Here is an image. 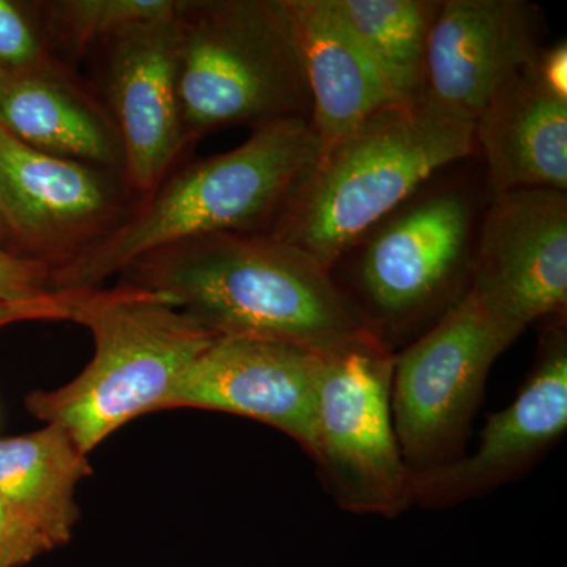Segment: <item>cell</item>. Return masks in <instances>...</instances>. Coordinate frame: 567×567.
I'll use <instances>...</instances> for the list:
<instances>
[{"instance_id":"3957f363","label":"cell","mask_w":567,"mask_h":567,"mask_svg":"<svg viewBox=\"0 0 567 567\" xmlns=\"http://www.w3.org/2000/svg\"><path fill=\"white\" fill-rule=\"evenodd\" d=\"M306 121L254 130L234 151L177 167L99 245L54 268V293L99 289L145 254L223 233H270L319 155Z\"/></svg>"},{"instance_id":"8fae6325","label":"cell","mask_w":567,"mask_h":567,"mask_svg":"<svg viewBox=\"0 0 567 567\" xmlns=\"http://www.w3.org/2000/svg\"><path fill=\"white\" fill-rule=\"evenodd\" d=\"M513 404L488 416L473 454L412 472V506L451 507L524 476L567 429L566 316L548 320Z\"/></svg>"},{"instance_id":"4316f807","label":"cell","mask_w":567,"mask_h":567,"mask_svg":"<svg viewBox=\"0 0 567 567\" xmlns=\"http://www.w3.org/2000/svg\"><path fill=\"white\" fill-rule=\"evenodd\" d=\"M2 73H3V71H2V70H0V76H2Z\"/></svg>"},{"instance_id":"603a6c76","label":"cell","mask_w":567,"mask_h":567,"mask_svg":"<svg viewBox=\"0 0 567 567\" xmlns=\"http://www.w3.org/2000/svg\"><path fill=\"white\" fill-rule=\"evenodd\" d=\"M51 548L0 498V567H21Z\"/></svg>"},{"instance_id":"9a60e30c","label":"cell","mask_w":567,"mask_h":567,"mask_svg":"<svg viewBox=\"0 0 567 567\" xmlns=\"http://www.w3.org/2000/svg\"><path fill=\"white\" fill-rule=\"evenodd\" d=\"M475 144L492 194L544 188L567 193V96L536 65L513 78L475 121Z\"/></svg>"},{"instance_id":"6da1fadb","label":"cell","mask_w":567,"mask_h":567,"mask_svg":"<svg viewBox=\"0 0 567 567\" xmlns=\"http://www.w3.org/2000/svg\"><path fill=\"white\" fill-rule=\"evenodd\" d=\"M118 282L162 293L218 338L323 352L375 333L334 271L270 233H223L156 249Z\"/></svg>"},{"instance_id":"ba28073f","label":"cell","mask_w":567,"mask_h":567,"mask_svg":"<svg viewBox=\"0 0 567 567\" xmlns=\"http://www.w3.org/2000/svg\"><path fill=\"white\" fill-rule=\"evenodd\" d=\"M520 334L492 316L468 287L423 334L395 353L391 409L410 472L464 454L488 372Z\"/></svg>"},{"instance_id":"ffe728a7","label":"cell","mask_w":567,"mask_h":567,"mask_svg":"<svg viewBox=\"0 0 567 567\" xmlns=\"http://www.w3.org/2000/svg\"><path fill=\"white\" fill-rule=\"evenodd\" d=\"M37 6L48 48L73 69L89 52L103 50L144 25L169 20L181 0H50Z\"/></svg>"},{"instance_id":"30bf717a","label":"cell","mask_w":567,"mask_h":567,"mask_svg":"<svg viewBox=\"0 0 567 567\" xmlns=\"http://www.w3.org/2000/svg\"><path fill=\"white\" fill-rule=\"evenodd\" d=\"M468 287L518 333L537 320L566 316L567 193L492 194L477 226Z\"/></svg>"},{"instance_id":"8992f818","label":"cell","mask_w":567,"mask_h":567,"mask_svg":"<svg viewBox=\"0 0 567 567\" xmlns=\"http://www.w3.org/2000/svg\"><path fill=\"white\" fill-rule=\"evenodd\" d=\"M395 352L369 333L319 352L312 461L336 505L395 517L412 506L410 472L395 435Z\"/></svg>"},{"instance_id":"7c38bea8","label":"cell","mask_w":567,"mask_h":567,"mask_svg":"<svg viewBox=\"0 0 567 567\" xmlns=\"http://www.w3.org/2000/svg\"><path fill=\"white\" fill-rule=\"evenodd\" d=\"M544 50V17L527 0H443L425 54L423 102L475 122Z\"/></svg>"},{"instance_id":"2e32d148","label":"cell","mask_w":567,"mask_h":567,"mask_svg":"<svg viewBox=\"0 0 567 567\" xmlns=\"http://www.w3.org/2000/svg\"><path fill=\"white\" fill-rule=\"evenodd\" d=\"M0 123L37 151L123 174L121 137L102 96L65 63L2 73Z\"/></svg>"},{"instance_id":"4fadbf2b","label":"cell","mask_w":567,"mask_h":567,"mask_svg":"<svg viewBox=\"0 0 567 567\" xmlns=\"http://www.w3.org/2000/svg\"><path fill=\"white\" fill-rule=\"evenodd\" d=\"M175 17L103 48L100 96L121 137L123 177L136 200L158 188L192 151L178 103Z\"/></svg>"},{"instance_id":"5b68a950","label":"cell","mask_w":567,"mask_h":567,"mask_svg":"<svg viewBox=\"0 0 567 567\" xmlns=\"http://www.w3.org/2000/svg\"><path fill=\"white\" fill-rule=\"evenodd\" d=\"M175 24L189 147L229 126L309 122L311 96L286 0H181Z\"/></svg>"},{"instance_id":"44dd1931","label":"cell","mask_w":567,"mask_h":567,"mask_svg":"<svg viewBox=\"0 0 567 567\" xmlns=\"http://www.w3.org/2000/svg\"><path fill=\"white\" fill-rule=\"evenodd\" d=\"M62 63L48 48L39 24L29 20L17 3L0 0V70L33 73Z\"/></svg>"},{"instance_id":"9c48e42d","label":"cell","mask_w":567,"mask_h":567,"mask_svg":"<svg viewBox=\"0 0 567 567\" xmlns=\"http://www.w3.org/2000/svg\"><path fill=\"white\" fill-rule=\"evenodd\" d=\"M136 203L122 173L37 151L0 123V208L11 251L54 270L114 233Z\"/></svg>"},{"instance_id":"e0dca14e","label":"cell","mask_w":567,"mask_h":567,"mask_svg":"<svg viewBox=\"0 0 567 567\" xmlns=\"http://www.w3.org/2000/svg\"><path fill=\"white\" fill-rule=\"evenodd\" d=\"M311 96L309 125L324 148L395 103L333 0H286ZM319 148V151H320Z\"/></svg>"},{"instance_id":"7402d4cb","label":"cell","mask_w":567,"mask_h":567,"mask_svg":"<svg viewBox=\"0 0 567 567\" xmlns=\"http://www.w3.org/2000/svg\"><path fill=\"white\" fill-rule=\"evenodd\" d=\"M51 274L50 264L0 248V303H22L54 295Z\"/></svg>"},{"instance_id":"52a82bcc","label":"cell","mask_w":567,"mask_h":567,"mask_svg":"<svg viewBox=\"0 0 567 567\" xmlns=\"http://www.w3.org/2000/svg\"><path fill=\"white\" fill-rule=\"evenodd\" d=\"M477 226L475 196L440 186L421 189L361 241L352 298L393 349L466 292Z\"/></svg>"},{"instance_id":"d4e9b609","label":"cell","mask_w":567,"mask_h":567,"mask_svg":"<svg viewBox=\"0 0 567 567\" xmlns=\"http://www.w3.org/2000/svg\"><path fill=\"white\" fill-rule=\"evenodd\" d=\"M543 80L559 95L567 96V47L565 41L557 47L546 48L537 61Z\"/></svg>"},{"instance_id":"cb8c5ba5","label":"cell","mask_w":567,"mask_h":567,"mask_svg":"<svg viewBox=\"0 0 567 567\" xmlns=\"http://www.w3.org/2000/svg\"><path fill=\"white\" fill-rule=\"evenodd\" d=\"M71 295L54 293L22 303H0V328L31 320H69Z\"/></svg>"},{"instance_id":"277c9868","label":"cell","mask_w":567,"mask_h":567,"mask_svg":"<svg viewBox=\"0 0 567 567\" xmlns=\"http://www.w3.org/2000/svg\"><path fill=\"white\" fill-rule=\"evenodd\" d=\"M70 293L69 320L92 334L95 352L66 385L33 391L25 406L91 454L123 425L164 412L182 377L218 336L164 295L130 284Z\"/></svg>"},{"instance_id":"ac0fdd59","label":"cell","mask_w":567,"mask_h":567,"mask_svg":"<svg viewBox=\"0 0 567 567\" xmlns=\"http://www.w3.org/2000/svg\"><path fill=\"white\" fill-rule=\"evenodd\" d=\"M92 473L89 454L59 425L0 440V498L51 551L73 537L76 488Z\"/></svg>"},{"instance_id":"7a4b0ae2","label":"cell","mask_w":567,"mask_h":567,"mask_svg":"<svg viewBox=\"0 0 567 567\" xmlns=\"http://www.w3.org/2000/svg\"><path fill=\"white\" fill-rule=\"evenodd\" d=\"M475 151V122L423 100L390 104L320 148L270 234L334 271L425 183Z\"/></svg>"},{"instance_id":"484cf974","label":"cell","mask_w":567,"mask_h":567,"mask_svg":"<svg viewBox=\"0 0 567 567\" xmlns=\"http://www.w3.org/2000/svg\"><path fill=\"white\" fill-rule=\"evenodd\" d=\"M9 245H11L10 230L6 218H3L2 208H0V248L10 249Z\"/></svg>"},{"instance_id":"d6986e66","label":"cell","mask_w":567,"mask_h":567,"mask_svg":"<svg viewBox=\"0 0 567 567\" xmlns=\"http://www.w3.org/2000/svg\"><path fill=\"white\" fill-rule=\"evenodd\" d=\"M395 103L423 100L425 54L440 0H333Z\"/></svg>"},{"instance_id":"5bb4252c","label":"cell","mask_w":567,"mask_h":567,"mask_svg":"<svg viewBox=\"0 0 567 567\" xmlns=\"http://www.w3.org/2000/svg\"><path fill=\"white\" fill-rule=\"evenodd\" d=\"M319 352L282 342L216 338L181 383L166 410L196 409L259 421L312 457Z\"/></svg>"}]
</instances>
